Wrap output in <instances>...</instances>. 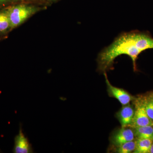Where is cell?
<instances>
[{
	"mask_svg": "<svg viewBox=\"0 0 153 153\" xmlns=\"http://www.w3.org/2000/svg\"><path fill=\"white\" fill-rule=\"evenodd\" d=\"M135 139H150L153 140V126L152 125L143 126L132 128Z\"/></svg>",
	"mask_w": 153,
	"mask_h": 153,
	"instance_id": "cell-8",
	"label": "cell"
},
{
	"mask_svg": "<svg viewBox=\"0 0 153 153\" xmlns=\"http://www.w3.org/2000/svg\"><path fill=\"white\" fill-rule=\"evenodd\" d=\"M10 22L11 28L13 29L22 25L39 10V9L35 6L25 4L13 6L7 9Z\"/></svg>",
	"mask_w": 153,
	"mask_h": 153,
	"instance_id": "cell-2",
	"label": "cell"
},
{
	"mask_svg": "<svg viewBox=\"0 0 153 153\" xmlns=\"http://www.w3.org/2000/svg\"><path fill=\"white\" fill-rule=\"evenodd\" d=\"M149 153H153V140L152 142V144H151L150 149Z\"/></svg>",
	"mask_w": 153,
	"mask_h": 153,
	"instance_id": "cell-14",
	"label": "cell"
},
{
	"mask_svg": "<svg viewBox=\"0 0 153 153\" xmlns=\"http://www.w3.org/2000/svg\"><path fill=\"white\" fill-rule=\"evenodd\" d=\"M11 29V23L7 9L0 11V33H6Z\"/></svg>",
	"mask_w": 153,
	"mask_h": 153,
	"instance_id": "cell-10",
	"label": "cell"
},
{
	"mask_svg": "<svg viewBox=\"0 0 153 153\" xmlns=\"http://www.w3.org/2000/svg\"><path fill=\"white\" fill-rule=\"evenodd\" d=\"M152 126H153V122H152Z\"/></svg>",
	"mask_w": 153,
	"mask_h": 153,
	"instance_id": "cell-16",
	"label": "cell"
},
{
	"mask_svg": "<svg viewBox=\"0 0 153 153\" xmlns=\"http://www.w3.org/2000/svg\"><path fill=\"white\" fill-rule=\"evenodd\" d=\"M145 108L148 117L153 121V91H150L144 94Z\"/></svg>",
	"mask_w": 153,
	"mask_h": 153,
	"instance_id": "cell-12",
	"label": "cell"
},
{
	"mask_svg": "<svg viewBox=\"0 0 153 153\" xmlns=\"http://www.w3.org/2000/svg\"><path fill=\"white\" fill-rule=\"evenodd\" d=\"M135 139L133 129L130 127H121L116 130L110 138L112 148L117 147L128 142Z\"/></svg>",
	"mask_w": 153,
	"mask_h": 153,
	"instance_id": "cell-5",
	"label": "cell"
},
{
	"mask_svg": "<svg viewBox=\"0 0 153 153\" xmlns=\"http://www.w3.org/2000/svg\"><path fill=\"white\" fill-rule=\"evenodd\" d=\"M21 0H0V4H7V3L14 2Z\"/></svg>",
	"mask_w": 153,
	"mask_h": 153,
	"instance_id": "cell-13",
	"label": "cell"
},
{
	"mask_svg": "<svg viewBox=\"0 0 153 153\" xmlns=\"http://www.w3.org/2000/svg\"><path fill=\"white\" fill-rule=\"evenodd\" d=\"M133 105H123L116 114V117L120 123L121 127H129L131 124L134 115Z\"/></svg>",
	"mask_w": 153,
	"mask_h": 153,
	"instance_id": "cell-7",
	"label": "cell"
},
{
	"mask_svg": "<svg viewBox=\"0 0 153 153\" xmlns=\"http://www.w3.org/2000/svg\"><path fill=\"white\" fill-rule=\"evenodd\" d=\"M134 107V115L131 124L129 127L131 128L152 125V121L148 117L145 108L144 95L134 97L132 101Z\"/></svg>",
	"mask_w": 153,
	"mask_h": 153,
	"instance_id": "cell-3",
	"label": "cell"
},
{
	"mask_svg": "<svg viewBox=\"0 0 153 153\" xmlns=\"http://www.w3.org/2000/svg\"><path fill=\"white\" fill-rule=\"evenodd\" d=\"M103 73L105 78L108 95L110 97L116 99L122 105L130 104L131 102L132 101L134 98V97L132 96L124 89L115 87L111 85L108 78L106 72Z\"/></svg>",
	"mask_w": 153,
	"mask_h": 153,
	"instance_id": "cell-4",
	"label": "cell"
},
{
	"mask_svg": "<svg viewBox=\"0 0 153 153\" xmlns=\"http://www.w3.org/2000/svg\"><path fill=\"white\" fill-rule=\"evenodd\" d=\"M136 139L133 140L128 142L117 147L113 148L114 151L118 153H130L133 152L136 147Z\"/></svg>",
	"mask_w": 153,
	"mask_h": 153,
	"instance_id": "cell-11",
	"label": "cell"
},
{
	"mask_svg": "<svg viewBox=\"0 0 153 153\" xmlns=\"http://www.w3.org/2000/svg\"><path fill=\"white\" fill-rule=\"evenodd\" d=\"M148 49H153V38L149 33L138 31L122 33L99 54L97 69L100 72H106L112 68L116 58L126 55L131 58L134 71H137L138 57Z\"/></svg>",
	"mask_w": 153,
	"mask_h": 153,
	"instance_id": "cell-1",
	"label": "cell"
},
{
	"mask_svg": "<svg viewBox=\"0 0 153 153\" xmlns=\"http://www.w3.org/2000/svg\"><path fill=\"white\" fill-rule=\"evenodd\" d=\"M13 152L15 153H31L33 152L32 145L27 137L23 132L22 126H20L19 133L14 138Z\"/></svg>",
	"mask_w": 153,
	"mask_h": 153,
	"instance_id": "cell-6",
	"label": "cell"
},
{
	"mask_svg": "<svg viewBox=\"0 0 153 153\" xmlns=\"http://www.w3.org/2000/svg\"><path fill=\"white\" fill-rule=\"evenodd\" d=\"M48 1H57V0H47Z\"/></svg>",
	"mask_w": 153,
	"mask_h": 153,
	"instance_id": "cell-15",
	"label": "cell"
},
{
	"mask_svg": "<svg viewBox=\"0 0 153 153\" xmlns=\"http://www.w3.org/2000/svg\"><path fill=\"white\" fill-rule=\"evenodd\" d=\"M136 147L134 153H149L152 139H136Z\"/></svg>",
	"mask_w": 153,
	"mask_h": 153,
	"instance_id": "cell-9",
	"label": "cell"
}]
</instances>
